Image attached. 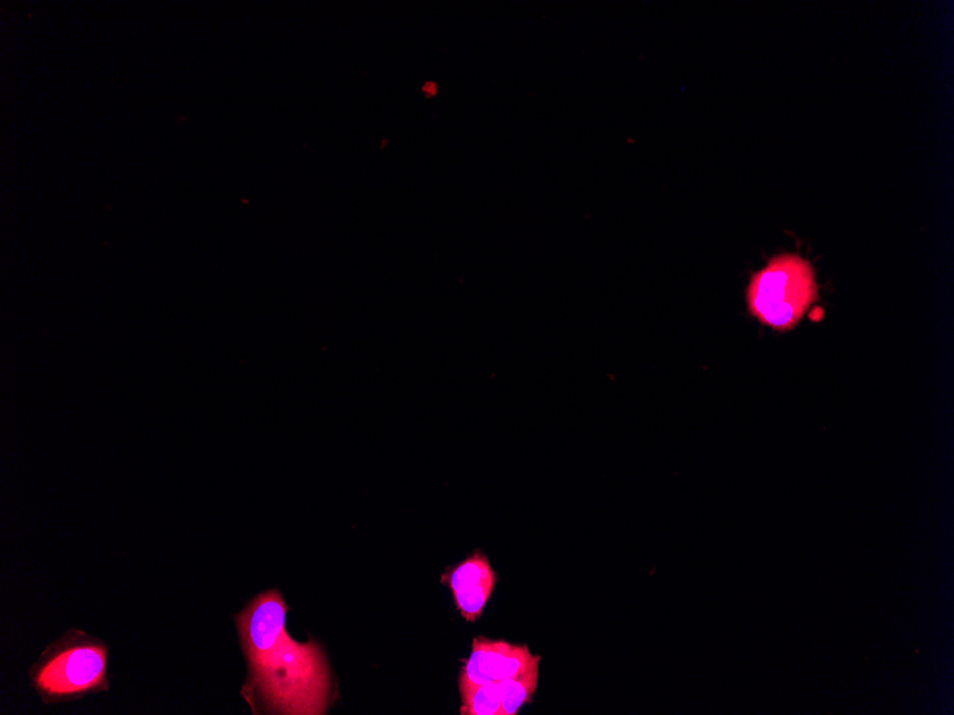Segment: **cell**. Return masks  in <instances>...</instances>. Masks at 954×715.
<instances>
[{
    "label": "cell",
    "mask_w": 954,
    "mask_h": 715,
    "mask_svg": "<svg viewBox=\"0 0 954 715\" xmlns=\"http://www.w3.org/2000/svg\"><path fill=\"white\" fill-rule=\"evenodd\" d=\"M286 605L278 590L261 593L236 618L249 678L247 702L255 698L270 714H325L332 682L322 649L298 643L286 631Z\"/></svg>",
    "instance_id": "6da1fadb"
},
{
    "label": "cell",
    "mask_w": 954,
    "mask_h": 715,
    "mask_svg": "<svg viewBox=\"0 0 954 715\" xmlns=\"http://www.w3.org/2000/svg\"><path fill=\"white\" fill-rule=\"evenodd\" d=\"M818 298L812 265L793 253L776 256L746 289L749 313L778 332L796 328Z\"/></svg>",
    "instance_id": "7a4b0ae2"
},
{
    "label": "cell",
    "mask_w": 954,
    "mask_h": 715,
    "mask_svg": "<svg viewBox=\"0 0 954 715\" xmlns=\"http://www.w3.org/2000/svg\"><path fill=\"white\" fill-rule=\"evenodd\" d=\"M107 650L102 641L71 631L42 654L32 682L44 702H57L106 688Z\"/></svg>",
    "instance_id": "3957f363"
},
{
    "label": "cell",
    "mask_w": 954,
    "mask_h": 715,
    "mask_svg": "<svg viewBox=\"0 0 954 715\" xmlns=\"http://www.w3.org/2000/svg\"><path fill=\"white\" fill-rule=\"evenodd\" d=\"M512 645L506 641L474 639L471 659L464 664L459 678V690L501 682L504 659Z\"/></svg>",
    "instance_id": "277c9868"
},
{
    "label": "cell",
    "mask_w": 954,
    "mask_h": 715,
    "mask_svg": "<svg viewBox=\"0 0 954 715\" xmlns=\"http://www.w3.org/2000/svg\"><path fill=\"white\" fill-rule=\"evenodd\" d=\"M538 662L541 657L536 655L526 672L497 683L502 695V715H516L522 705L532 702L537 688Z\"/></svg>",
    "instance_id": "5b68a950"
},
{
    "label": "cell",
    "mask_w": 954,
    "mask_h": 715,
    "mask_svg": "<svg viewBox=\"0 0 954 715\" xmlns=\"http://www.w3.org/2000/svg\"><path fill=\"white\" fill-rule=\"evenodd\" d=\"M462 715H502V695L497 683L473 685L461 690Z\"/></svg>",
    "instance_id": "8992f818"
},
{
    "label": "cell",
    "mask_w": 954,
    "mask_h": 715,
    "mask_svg": "<svg viewBox=\"0 0 954 715\" xmlns=\"http://www.w3.org/2000/svg\"><path fill=\"white\" fill-rule=\"evenodd\" d=\"M496 584V574L481 581V583L466 587L453 593L454 603L461 614L468 621H476L483 613L484 605L491 599L492 591Z\"/></svg>",
    "instance_id": "52a82bcc"
},
{
    "label": "cell",
    "mask_w": 954,
    "mask_h": 715,
    "mask_svg": "<svg viewBox=\"0 0 954 715\" xmlns=\"http://www.w3.org/2000/svg\"><path fill=\"white\" fill-rule=\"evenodd\" d=\"M494 576L491 564L486 557L481 553H476L463 561L458 569H454L451 574L444 577V581H448L449 587H451L452 593H457V591L466 589L469 586L481 583V581L489 579V577Z\"/></svg>",
    "instance_id": "ba28073f"
}]
</instances>
